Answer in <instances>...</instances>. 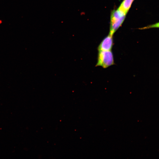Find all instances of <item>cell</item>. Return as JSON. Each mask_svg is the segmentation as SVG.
Instances as JSON below:
<instances>
[{"instance_id":"5b68a950","label":"cell","mask_w":159,"mask_h":159,"mask_svg":"<svg viewBox=\"0 0 159 159\" xmlns=\"http://www.w3.org/2000/svg\"><path fill=\"white\" fill-rule=\"evenodd\" d=\"M152 28H159V22L148 25L146 26L140 28V29H147Z\"/></svg>"},{"instance_id":"3957f363","label":"cell","mask_w":159,"mask_h":159,"mask_svg":"<svg viewBox=\"0 0 159 159\" xmlns=\"http://www.w3.org/2000/svg\"><path fill=\"white\" fill-rule=\"evenodd\" d=\"M114 45L113 36L109 34L101 41L98 46L97 49L98 51H110Z\"/></svg>"},{"instance_id":"7a4b0ae2","label":"cell","mask_w":159,"mask_h":159,"mask_svg":"<svg viewBox=\"0 0 159 159\" xmlns=\"http://www.w3.org/2000/svg\"><path fill=\"white\" fill-rule=\"evenodd\" d=\"M97 59L95 67L101 66L106 69L115 64L114 55L112 50L98 51Z\"/></svg>"},{"instance_id":"6da1fadb","label":"cell","mask_w":159,"mask_h":159,"mask_svg":"<svg viewBox=\"0 0 159 159\" xmlns=\"http://www.w3.org/2000/svg\"><path fill=\"white\" fill-rule=\"evenodd\" d=\"M126 14L118 8L111 11L109 34L113 35L122 24Z\"/></svg>"},{"instance_id":"277c9868","label":"cell","mask_w":159,"mask_h":159,"mask_svg":"<svg viewBox=\"0 0 159 159\" xmlns=\"http://www.w3.org/2000/svg\"><path fill=\"white\" fill-rule=\"evenodd\" d=\"M134 0H123L118 9L127 14Z\"/></svg>"}]
</instances>
